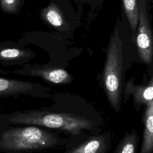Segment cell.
Wrapping results in <instances>:
<instances>
[{"label": "cell", "mask_w": 153, "mask_h": 153, "mask_svg": "<svg viewBox=\"0 0 153 153\" xmlns=\"http://www.w3.org/2000/svg\"><path fill=\"white\" fill-rule=\"evenodd\" d=\"M22 2L23 0H0V8L4 13L14 14L20 10Z\"/></svg>", "instance_id": "5bb4252c"}, {"label": "cell", "mask_w": 153, "mask_h": 153, "mask_svg": "<svg viewBox=\"0 0 153 153\" xmlns=\"http://www.w3.org/2000/svg\"><path fill=\"white\" fill-rule=\"evenodd\" d=\"M122 42L117 29L111 35L103 74V88L113 111L119 114L123 97Z\"/></svg>", "instance_id": "3957f363"}, {"label": "cell", "mask_w": 153, "mask_h": 153, "mask_svg": "<svg viewBox=\"0 0 153 153\" xmlns=\"http://www.w3.org/2000/svg\"><path fill=\"white\" fill-rule=\"evenodd\" d=\"M8 128L1 135V147L10 153H30L53 149L64 146L71 137H62L59 133L38 126Z\"/></svg>", "instance_id": "7a4b0ae2"}, {"label": "cell", "mask_w": 153, "mask_h": 153, "mask_svg": "<svg viewBox=\"0 0 153 153\" xmlns=\"http://www.w3.org/2000/svg\"><path fill=\"white\" fill-rule=\"evenodd\" d=\"M111 146L110 130L94 134L85 133L71 137L64 145L63 153H108Z\"/></svg>", "instance_id": "277c9868"}, {"label": "cell", "mask_w": 153, "mask_h": 153, "mask_svg": "<svg viewBox=\"0 0 153 153\" xmlns=\"http://www.w3.org/2000/svg\"><path fill=\"white\" fill-rule=\"evenodd\" d=\"M125 14L127 17L132 31L133 39H135L138 25L139 11L137 0H123Z\"/></svg>", "instance_id": "4fadbf2b"}, {"label": "cell", "mask_w": 153, "mask_h": 153, "mask_svg": "<svg viewBox=\"0 0 153 153\" xmlns=\"http://www.w3.org/2000/svg\"><path fill=\"white\" fill-rule=\"evenodd\" d=\"M13 72L20 75L39 76L44 81L54 84H65L71 82L73 79V76L65 69L53 66L36 68L26 66Z\"/></svg>", "instance_id": "ba28073f"}, {"label": "cell", "mask_w": 153, "mask_h": 153, "mask_svg": "<svg viewBox=\"0 0 153 153\" xmlns=\"http://www.w3.org/2000/svg\"><path fill=\"white\" fill-rule=\"evenodd\" d=\"M29 56V52L10 45H0V63L15 65Z\"/></svg>", "instance_id": "7c38bea8"}, {"label": "cell", "mask_w": 153, "mask_h": 153, "mask_svg": "<svg viewBox=\"0 0 153 153\" xmlns=\"http://www.w3.org/2000/svg\"><path fill=\"white\" fill-rule=\"evenodd\" d=\"M41 17L48 25L59 30L63 29L66 26L62 11L58 6L53 3L41 11Z\"/></svg>", "instance_id": "30bf717a"}, {"label": "cell", "mask_w": 153, "mask_h": 153, "mask_svg": "<svg viewBox=\"0 0 153 153\" xmlns=\"http://www.w3.org/2000/svg\"><path fill=\"white\" fill-rule=\"evenodd\" d=\"M131 96H133V106L137 111L153 102L152 77H151L146 84L142 85L136 84L133 77L128 79L123 90V102L127 101Z\"/></svg>", "instance_id": "52a82bcc"}, {"label": "cell", "mask_w": 153, "mask_h": 153, "mask_svg": "<svg viewBox=\"0 0 153 153\" xmlns=\"http://www.w3.org/2000/svg\"><path fill=\"white\" fill-rule=\"evenodd\" d=\"M52 99L54 103L50 106L16 111L7 121L14 125L43 127L67 137L102 132L103 119L93 105L72 96H54Z\"/></svg>", "instance_id": "6da1fadb"}, {"label": "cell", "mask_w": 153, "mask_h": 153, "mask_svg": "<svg viewBox=\"0 0 153 153\" xmlns=\"http://www.w3.org/2000/svg\"><path fill=\"white\" fill-rule=\"evenodd\" d=\"M138 1L139 19L136 38L138 53L142 62L149 65L153 57V37L146 0Z\"/></svg>", "instance_id": "5b68a950"}, {"label": "cell", "mask_w": 153, "mask_h": 153, "mask_svg": "<svg viewBox=\"0 0 153 153\" xmlns=\"http://www.w3.org/2000/svg\"><path fill=\"white\" fill-rule=\"evenodd\" d=\"M142 123L143 132L139 153H153V102L145 107Z\"/></svg>", "instance_id": "9c48e42d"}, {"label": "cell", "mask_w": 153, "mask_h": 153, "mask_svg": "<svg viewBox=\"0 0 153 153\" xmlns=\"http://www.w3.org/2000/svg\"><path fill=\"white\" fill-rule=\"evenodd\" d=\"M29 95L34 97L50 98V88L37 83L0 78V96Z\"/></svg>", "instance_id": "8992f818"}, {"label": "cell", "mask_w": 153, "mask_h": 153, "mask_svg": "<svg viewBox=\"0 0 153 153\" xmlns=\"http://www.w3.org/2000/svg\"><path fill=\"white\" fill-rule=\"evenodd\" d=\"M139 136L135 129L126 131L112 153H137Z\"/></svg>", "instance_id": "8fae6325"}]
</instances>
